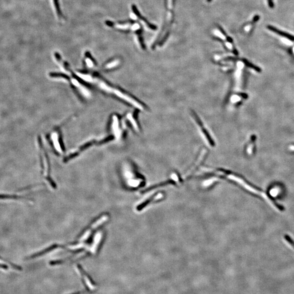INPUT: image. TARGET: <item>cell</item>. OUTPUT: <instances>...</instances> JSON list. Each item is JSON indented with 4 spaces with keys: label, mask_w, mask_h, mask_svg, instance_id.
Instances as JSON below:
<instances>
[{
    "label": "cell",
    "mask_w": 294,
    "mask_h": 294,
    "mask_svg": "<svg viewBox=\"0 0 294 294\" xmlns=\"http://www.w3.org/2000/svg\"><path fill=\"white\" fill-rule=\"evenodd\" d=\"M212 171L217 173L219 175L225 176L226 177L230 179L235 182L238 184L242 186L245 189L247 190L249 192H251L253 194L257 195L263 199H264L270 205H271L273 208L278 211H283L284 208L282 207L281 205L278 204L276 202L275 199H273L272 197H271L270 194H267L266 192L263 191L260 188H258L255 186L253 185V184H250V183L247 182V180L244 179L243 178L241 177L239 175H236L233 173H231L229 172L223 171V170H213Z\"/></svg>",
    "instance_id": "1"
},
{
    "label": "cell",
    "mask_w": 294,
    "mask_h": 294,
    "mask_svg": "<svg viewBox=\"0 0 294 294\" xmlns=\"http://www.w3.org/2000/svg\"><path fill=\"white\" fill-rule=\"evenodd\" d=\"M190 115L191 119H192V121L194 122V124L198 130V132L201 137L202 138L204 142L209 147H214L215 146V141L213 139L212 136L211 135L210 132H209L208 130L205 127L204 124L202 121L200 117H199V116H198L194 111H191Z\"/></svg>",
    "instance_id": "2"
},
{
    "label": "cell",
    "mask_w": 294,
    "mask_h": 294,
    "mask_svg": "<svg viewBox=\"0 0 294 294\" xmlns=\"http://www.w3.org/2000/svg\"><path fill=\"white\" fill-rule=\"evenodd\" d=\"M213 34L215 37L217 38L219 40H221V42H223V44L224 45L226 49H227L230 51L235 55H237L238 54L237 50H236V49L234 46L232 39H230L229 37H228L225 34V33L223 31V30H222L220 28H216V29H214Z\"/></svg>",
    "instance_id": "3"
},
{
    "label": "cell",
    "mask_w": 294,
    "mask_h": 294,
    "mask_svg": "<svg viewBox=\"0 0 294 294\" xmlns=\"http://www.w3.org/2000/svg\"><path fill=\"white\" fill-rule=\"evenodd\" d=\"M105 23L109 27H112L119 31L126 32L130 31H132V28L134 23L133 21H126V22H118L113 23L112 21H106Z\"/></svg>",
    "instance_id": "4"
},
{
    "label": "cell",
    "mask_w": 294,
    "mask_h": 294,
    "mask_svg": "<svg viewBox=\"0 0 294 294\" xmlns=\"http://www.w3.org/2000/svg\"><path fill=\"white\" fill-rule=\"evenodd\" d=\"M132 11L134 12V14L135 15V17L138 18V19L140 20V21L143 23V25H145L149 29H152V30H155L157 28V27H155V26L154 25H152L151 23H149L148 21H147L146 19H144L143 17H142V15H141L140 12L138 11L137 9L136 8V7L135 6V5H132Z\"/></svg>",
    "instance_id": "5"
},
{
    "label": "cell",
    "mask_w": 294,
    "mask_h": 294,
    "mask_svg": "<svg viewBox=\"0 0 294 294\" xmlns=\"http://www.w3.org/2000/svg\"><path fill=\"white\" fill-rule=\"evenodd\" d=\"M260 19V17L259 15H255V17L253 18L251 21H249L248 23H246L242 27V31L245 34H250L252 31L253 29L255 27V24Z\"/></svg>",
    "instance_id": "6"
},
{
    "label": "cell",
    "mask_w": 294,
    "mask_h": 294,
    "mask_svg": "<svg viewBox=\"0 0 294 294\" xmlns=\"http://www.w3.org/2000/svg\"><path fill=\"white\" fill-rule=\"evenodd\" d=\"M246 98L247 95L246 94L244 95L242 93L235 92V94H232L230 97V102L232 105H236Z\"/></svg>",
    "instance_id": "7"
},
{
    "label": "cell",
    "mask_w": 294,
    "mask_h": 294,
    "mask_svg": "<svg viewBox=\"0 0 294 294\" xmlns=\"http://www.w3.org/2000/svg\"><path fill=\"white\" fill-rule=\"evenodd\" d=\"M77 270H79L80 273L82 277L83 278L85 282H86V286L88 287V288H89L90 290L94 289V288H95L94 284L92 283L91 281L90 280V277L86 275V273H85V272L83 271V270H82L81 267H79V269Z\"/></svg>",
    "instance_id": "8"
},
{
    "label": "cell",
    "mask_w": 294,
    "mask_h": 294,
    "mask_svg": "<svg viewBox=\"0 0 294 294\" xmlns=\"http://www.w3.org/2000/svg\"><path fill=\"white\" fill-rule=\"evenodd\" d=\"M250 141L248 142V145L246 148V152L248 155L252 154L254 152L255 147V136H253L250 138Z\"/></svg>",
    "instance_id": "9"
},
{
    "label": "cell",
    "mask_w": 294,
    "mask_h": 294,
    "mask_svg": "<svg viewBox=\"0 0 294 294\" xmlns=\"http://www.w3.org/2000/svg\"><path fill=\"white\" fill-rule=\"evenodd\" d=\"M160 196H157V195H155V196H153L152 197L148 199L146 201H145L144 202L142 203H141L140 205H138V207H137V210H142V209L144 208V207H146L147 205L149 203H151L152 202V200H154V199H157V198H160Z\"/></svg>",
    "instance_id": "10"
},
{
    "label": "cell",
    "mask_w": 294,
    "mask_h": 294,
    "mask_svg": "<svg viewBox=\"0 0 294 294\" xmlns=\"http://www.w3.org/2000/svg\"><path fill=\"white\" fill-rule=\"evenodd\" d=\"M52 1H53V3L54 5L55 12H56L57 15V17H59V19L61 20L63 18V15L62 14V12H61V9H60L59 5V0H52Z\"/></svg>",
    "instance_id": "11"
},
{
    "label": "cell",
    "mask_w": 294,
    "mask_h": 294,
    "mask_svg": "<svg viewBox=\"0 0 294 294\" xmlns=\"http://www.w3.org/2000/svg\"><path fill=\"white\" fill-rule=\"evenodd\" d=\"M167 2V8L169 10H171L173 8L174 6V0H166Z\"/></svg>",
    "instance_id": "12"
},
{
    "label": "cell",
    "mask_w": 294,
    "mask_h": 294,
    "mask_svg": "<svg viewBox=\"0 0 294 294\" xmlns=\"http://www.w3.org/2000/svg\"><path fill=\"white\" fill-rule=\"evenodd\" d=\"M289 149H290L291 151L294 152V145H290V146H289Z\"/></svg>",
    "instance_id": "13"
},
{
    "label": "cell",
    "mask_w": 294,
    "mask_h": 294,
    "mask_svg": "<svg viewBox=\"0 0 294 294\" xmlns=\"http://www.w3.org/2000/svg\"><path fill=\"white\" fill-rule=\"evenodd\" d=\"M211 1V0H207V1H208V2H210Z\"/></svg>",
    "instance_id": "14"
}]
</instances>
